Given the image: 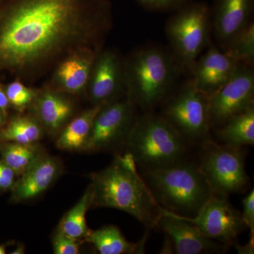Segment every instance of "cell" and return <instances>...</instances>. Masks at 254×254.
I'll return each mask as SVG.
<instances>
[{
	"mask_svg": "<svg viewBox=\"0 0 254 254\" xmlns=\"http://www.w3.org/2000/svg\"><path fill=\"white\" fill-rule=\"evenodd\" d=\"M112 24L110 0H1L0 73L33 84L68 55L100 51Z\"/></svg>",
	"mask_w": 254,
	"mask_h": 254,
	"instance_id": "1",
	"label": "cell"
},
{
	"mask_svg": "<svg viewBox=\"0 0 254 254\" xmlns=\"http://www.w3.org/2000/svg\"><path fill=\"white\" fill-rule=\"evenodd\" d=\"M128 152L91 175L92 207L118 209L128 213L148 229L158 227L162 208L155 199Z\"/></svg>",
	"mask_w": 254,
	"mask_h": 254,
	"instance_id": "2",
	"label": "cell"
},
{
	"mask_svg": "<svg viewBox=\"0 0 254 254\" xmlns=\"http://www.w3.org/2000/svg\"><path fill=\"white\" fill-rule=\"evenodd\" d=\"M147 185L161 208L193 218L213 194L199 167L178 162L145 170Z\"/></svg>",
	"mask_w": 254,
	"mask_h": 254,
	"instance_id": "3",
	"label": "cell"
},
{
	"mask_svg": "<svg viewBox=\"0 0 254 254\" xmlns=\"http://www.w3.org/2000/svg\"><path fill=\"white\" fill-rule=\"evenodd\" d=\"M177 69L171 56L159 48L140 50L125 61V93L143 110H149L166 96Z\"/></svg>",
	"mask_w": 254,
	"mask_h": 254,
	"instance_id": "4",
	"label": "cell"
},
{
	"mask_svg": "<svg viewBox=\"0 0 254 254\" xmlns=\"http://www.w3.org/2000/svg\"><path fill=\"white\" fill-rule=\"evenodd\" d=\"M185 141L163 117L149 113L134 120L125 144L136 165L148 170L181 161Z\"/></svg>",
	"mask_w": 254,
	"mask_h": 254,
	"instance_id": "5",
	"label": "cell"
},
{
	"mask_svg": "<svg viewBox=\"0 0 254 254\" xmlns=\"http://www.w3.org/2000/svg\"><path fill=\"white\" fill-rule=\"evenodd\" d=\"M210 11L204 3L187 5L169 20L167 36L183 66L192 68L206 46Z\"/></svg>",
	"mask_w": 254,
	"mask_h": 254,
	"instance_id": "6",
	"label": "cell"
},
{
	"mask_svg": "<svg viewBox=\"0 0 254 254\" xmlns=\"http://www.w3.org/2000/svg\"><path fill=\"white\" fill-rule=\"evenodd\" d=\"M242 148L206 142L199 168L214 193L227 195L244 191L250 178Z\"/></svg>",
	"mask_w": 254,
	"mask_h": 254,
	"instance_id": "7",
	"label": "cell"
},
{
	"mask_svg": "<svg viewBox=\"0 0 254 254\" xmlns=\"http://www.w3.org/2000/svg\"><path fill=\"white\" fill-rule=\"evenodd\" d=\"M163 118L185 140H200L208 135L210 125L209 96L199 91L193 81L184 87L163 110Z\"/></svg>",
	"mask_w": 254,
	"mask_h": 254,
	"instance_id": "8",
	"label": "cell"
},
{
	"mask_svg": "<svg viewBox=\"0 0 254 254\" xmlns=\"http://www.w3.org/2000/svg\"><path fill=\"white\" fill-rule=\"evenodd\" d=\"M134 107L127 95L103 105L93 121L85 151H104L125 144L134 123Z\"/></svg>",
	"mask_w": 254,
	"mask_h": 254,
	"instance_id": "9",
	"label": "cell"
},
{
	"mask_svg": "<svg viewBox=\"0 0 254 254\" xmlns=\"http://www.w3.org/2000/svg\"><path fill=\"white\" fill-rule=\"evenodd\" d=\"M254 73L245 63H239L235 72L209 96L210 125H222L232 117L254 105Z\"/></svg>",
	"mask_w": 254,
	"mask_h": 254,
	"instance_id": "10",
	"label": "cell"
},
{
	"mask_svg": "<svg viewBox=\"0 0 254 254\" xmlns=\"http://www.w3.org/2000/svg\"><path fill=\"white\" fill-rule=\"evenodd\" d=\"M177 216L194 225L205 236L225 245H234L245 228L242 214L232 206L228 196L218 193H213L193 218Z\"/></svg>",
	"mask_w": 254,
	"mask_h": 254,
	"instance_id": "11",
	"label": "cell"
},
{
	"mask_svg": "<svg viewBox=\"0 0 254 254\" xmlns=\"http://www.w3.org/2000/svg\"><path fill=\"white\" fill-rule=\"evenodd\" d=\"M125 93V61L115 50L103 48L95 58L85 96L94 106L118 100Z\"/></svg>",
	"mask_w": 254,
	"mask_h": 254,
	"instance_id": "12",
	"label": "cell"
},
{
	"mask_svg": "<svg viewBox=\"0 0 254 254\" xmlns=\"http://www.w3.org/2000/svg\"><path fill=\"white\" fill-rule=\"evenodd\" d=\"M78 98L52 88H39L38 95L27 111L39 122L45 133L56 138L70 120L79 113Z\"/></svg>",
	"mask_w": 254,
	"mask_h": 254,
	"instance_id": "13",
	"label": "cell"
},
{
	"mask_svg": "<svg viewBox=\"0 0 254 254\" xmlns=\"http://www.w3.org/2000/svg\"><path fill=\"white\" fill-rule=\"evenodd\" d=\"M100 51L87 50L68 55L54 68L46 84L72 96H85L92 67Z\"/></svg>",
	"mask_w": 254,
	"mask_h": 254,
	"instance_id": "14",
	"label": "cell"
},
{
	"mask_svg": "<svg viewBox=\"0 0 254 254\" xmlns=\"http://www.w3.org/2000/svg\"><path fill=\"white\" fill-rule=\"evenodd\" d=\"M63 170L62 160L46 153L18 177L11 189L10 200L22 203L40 196L58 181Z\"/></svg>",
	"mask_w": 254,
	"mask_h": 254,
	"instance_id": "15",
	"label": "cell"
},
{
	"mask_svg": "<svg viewBox=\"0 0 254 254\" xmlns=\"http://www.w3.org/2000/svg\"><path fill=\"white\" fill-rule=\"evenodd\" d=\"M158 226L171 241L174 254H198L221 248L220 244L205 236L194 225L163 208Z\"/></svg>",
	"mask_w": 254,
	"mask_h": 254,
	"instance_id": "16",
	"label": "cell"
},
{
	"mask_svg": "<svg viewBox=\"0 0 254 254\" xmlns=\"http://www.w3.org/2000/svg\"><path fill=\"white\" fill-rule=\"evenodd\" d=\"M239 63L226 52L211 46L192 67V81L199 91L210 96L231 78Z\"/></svg>",
	"mask_w": 254,
	"mask_h": 254,
	"instance_id": "17",
	"label": "cell"
},
{
	"mask_svg": "<svg viewBox=\"0 0 254 254\" xmlns=\"http://www.w3.org/2000/svg\"><path fill=\"white\" fill-rule=\"evenodd\" d=\"M253 0H218L214 27L219 40L227 42L248 24Z\"/></svg>",
	"mask_w": 254,
	"mask_h": 254,
	"instance_id": "18",
	"label": "cell"
},
{
	"mask_svg": "<svg viewBox=\"0 0 254 254\" xmlns=\"http://www.w3.org/2000/svg\"><path fill=\"white\" fill-rule=\"evenodd\" d=\"M103 105H91L73 117L57 136L56 146L65 151L84 150L95 116Z\"/></svg>",
	"mask_w": 254,
	"mask_h": 254,
	"instance_id": "19",
	"label": "cell"
},
{
	"mask_svg": "<svg viewBox=\"0 0 254 254\" xmlns=\"http://www.w3.org/2000/svg\"><path fill=\"white\" fill-rule=\"evenodd\" d=\"M146 237L138 243H132L123 236L115 225H107L97 230H90L84 242L91 244L100 254L144 253Z\"/></svg>",
	"mask_w": 254,
	"mask_h": 254,
	"instance_id": "20",
	"label": "cell"
},
{
	"mask_svg": "<svg viewBox=\"0 0 254 254\" xmlns=\"http://www.w3.org/2000/svg\"><path fill=\"white\" fill-rule=\"evenodd\" d=\"M45 135L43 127L31 114L16 112L12 116L8 117L0 128V143H40Z\"/></svg>",
	"mask_w": 254,
	"mask_h": 254,
	"instance_id": "21",
	"label": "cell"
},
{
	"mask_svg": "<svg viewBox=\"0 0 254 254\" xmlns=\"http://www.w3.org/2000/svg\"><path fill=\"white\" fill-rule=\"evenodd\" d=\"M219 136L225 145L235 148L254 144V105L222 125Z\"/></svg>",
	"mask_w": 254,
	"mask_h": 254,
	"instance_id": "22",
	"label": "cell"
},
{
	"mask_svg": "<svg viewBox=\"0 0 254 254\" xmlns=\"http://www.w3.org/2000/svg\"><path fill=\"white\" fill-rule=\"evenodd\" d=\"M46 153V149L40 143H0L1 160L14 170L17 177L22 175Z\"/></svg>",
	"mask_w": 254,
	"mask_h": 254,
	"instance_id": "23",
	"label": "cell"
},
{
	"mask_svg": "<svg viewBox=\"0 0 254 254\" xmlns=\"http://www.w3.org/2000/svg\"><path fill=\"white\" fill-rule=\"evenodd\" d=\"M93 190L91 185L74 206L70 209L60 220L57 230L75 240L84 242L90 232L86 222V213L92 207Z\"/></svg>",
	"mask_w": 254,
	"mask_h": 254,
	"instance_id": "24",
	"label": "cell"
},
{
	"mask_svg": "<svg viewBox=\"0 0 254 254\" xmlns=\"http://www.w3.org/2000/svg\"><path fill=\"white\" fill-rule=\"evenodd\" d=\"M225 50L241 63H252L254 58V25L249 23L227 43Z\"/></svg>",
	"mask_w": 254,
	"mask_h": 254,
	"instance_id": "25",
	"label": "cell"
},
{
	"mask_svg": "<svg viewBox=\"0 0 254 254\" xmlns=\"http://www.w3.org/2000/svg\"><path fill=\"white\" fill-rule=\"evenodd\" d=\"M4 88L10 108L17 113L27 111L39 91V88L32 87L18 78L10 82Z\"/></svg>",
	"mask_w": 254,
	"mask_h": 254,
	"instance_id": "26",
	"label": "cell"
},
{
	"mask_svg": "<svg viewBox=\"0 0 254 254\" xmlns=\"http://www.w3.org/2000/svg\"><path fill=\"white\" fill-rule=\"evenodd\" d=\"M83 242L75 240L56 230L52 238L53 253L55 254H78Z\"/></svg>",
	"mask_w": 254,
	"mask_h": 254,
	"instance_id": "27",
	"label": "cell"
},
{
	"mask_svg": "<svg viewBox=\"0 0 254 254\" xmlns=\"http://www.w3.org/2000/svg\"><path fill=\"white\" fill-rule=\"evenodd\" d=\"M243 212L242 214V220L245 227H249L251 235H254V190H251L247 196L242 200Z\"/></svg>",
	"mask_w": 254,
	"mask_h": 254,
	"instance_id": "28",
	"label": "cell"
},
{
	"mask_svg": "<svg viewBox=\"0 0 254 254\" xmlns=\"http://www.w3.org/2000/svg\"><path fill=\"white\" fill-rule=\"evenodd\" d=\"M18 177L9 165L0 160V191L6 192L11 190Z\"/></svg>",
	"mask_w": 254,
	"mask_h": 254,
	"instance_id": "29",
	"label": "cell"
},
{
	"mask_svg": "<svg viewBox=\"0 0 254 254\" xmlns=\"http://www.w3.org/2000/svg\"><path fill=\"white\" fill-rule=\"evenodd\" d=\"M186 0H138V2L150 9H168L183 4Z\"/></svg>",
	"mask_w": 254,
	"mask_h": 254,
	"instance_id": "30",
	"label": "cell"
},
{
	"mask_svg": "<svg viewBox=\"0 0 254 254\" xmlns=\"http://www.w3.org/2000/svg\"><path fill=\"white\" fill-rule=\"evenodd\" d=\"M9 108L10 105L6 97V92H5L4 86H3L0 81V110L8 117Z\"/></svg>",
	"mask_w": 254,
	"mask_h": 254,
	"instance_id": "31",
	"label": "cell"
},
{
	"mask_svg": "<svg viewBox=\"0 0 254 254\" xmlns=\"http://www.w3.org/2000/svg\"><path fill=\"white\" fill-rule=\"evenodd\" d=\"M237 253L240 254H253L254 253V235H251L248 243L245 245H239L234 244Z\"/></svg>",
	"mask_w": 254,
	"mask_h": 254,
	"instance_id": "32",
	"label": "cell"
},
{
	"mask_svg": "<svg viewBox=\"0 0 254 254\" xmlns=\"http://www.w3.org/2000/svg\"><path fill=\"white\" fill-rule=\"evenodd\" d=\"M25 253V247L23 245H18L17 248L12 252L13 254H22Z\"/></svg>",
	"mask_w": 254,
	"mask_h": 254,
	"instance_id": "33",
	"label": "cell"
},
{
	"mask_svg": "<svg viewBox=\"0 0 254 254\" xmlns=\"http://www.w3.org/2000/svg\"><path fill=\"white\" fill-rule=\"evenodd\" d=\"M8 117L5 115L4 113L0 110V128H1V127L6 123V119H7Z\"/></svg>",
	"mask_w": 254,
	"mask_h": 254,
	"instance_id": "34",
	"label": "cell"
},
{
	"mask_svg": "<svg viewBox=\"0 0 254 254\" xmlns=\"http://www.w3.org/2000/svg\"><path fill=\"white\" fill-rule=\"evenodd\" d=\"M6 246L4 245H0V254H5L6 252Z\"/></svg>",
	"mask_w": 254,
	"mask_h": 254,
	"instance_id": "35",
	"label": "cell"
},
{
	"mask_svg": "<svg viewBox=\"0 0 254 254\" xmlns=\"http://www.w3.org/2000/svg\"><path fill=\"white\" fill-rule=\"evenodd\" d=\"M0 1H1V0H0Z\"/></svg>",
	"mask_w": 254,
	"mask_h": 254,
	"instance_id": "36",
	"label": "cell"
}]
</instances>
